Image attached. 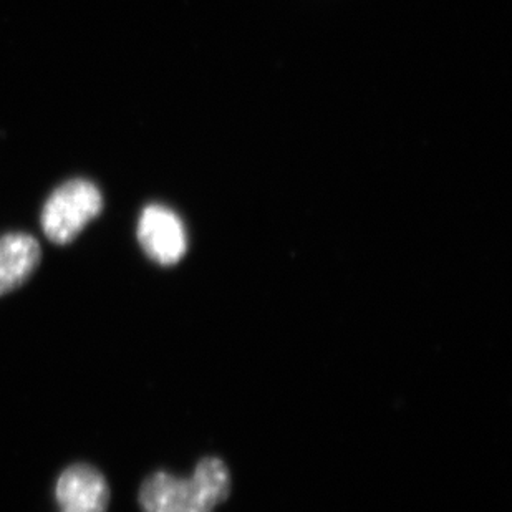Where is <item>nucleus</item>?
Instances as JSON below:
<instances>
[{
	"mask_svg": "<svg viewBox=\"0 0 512 512\" xmlns=\"http://www.w3.org/2000/svg\"><path fill=\"white\" fill-rule=\"evenodd\" d=\"M232 481L229 468L216 456L203 458L189 478L158 471L140 489L143 512H214L228 499Z\"/></svg>",
	"mask_w": 512,
	"mask_h": 512,
	"instance_id": "1",
	"label": "nucleus"
},
{
	"mask_svg": "<svg viewBox=\"0 0 512 512\" xmlns=\"http://www.w3.org/2000/svg\"><path fill=\"white\" fill-rule=\"evenodd\" d=\"M103 196L88 179H70L58 186L47 199L40 224L45 236L58 246H65L102 213Z\"/></svg>",
	"mask_w": 512,
	"mask_h": 512,
	"instance_id": "2",
	"label": "nucleus"
},
{
	"mask_svg": "<svg viewBox=\"0 0 512 512\" xmlns=\"http://www.w3.org/2000/svg\"><path fill=\"white\" fill-rule=\"evenodd\" d=\"M136 236L146 256L161 266H174L188 251V232L173 209L150 204L143 209Z\"/></svg>",
	"mask_w": 512,
	"mask_h": 512,
	"instance_id": "3",
	"label": "nucleus"
},
{
	"mask_svg": "<svg viewBox=\"0 0 512 512\" xmlns=\"http://www.w3.org/2000/svg\"><path fill=\"white\" fill-rule=\"evenodd\" d=\"M110 498L107 479L90 464L68 466L55 484V499L62 512H107Z\"/></svg>",
	"mask_w": 512,
	"mask_h": 512,
	"instance_id": "4",
	"label": "nucleus"
},
{
	"mask_svg": "<svg viewBox=\"0 0 512 512\" xmlns=\"http://www.w3.org/2000/svg\"><path fill=\"white\" fill-rule=\"evenodd\" d=\"M42 259V249L34 236L10 232L0 237V297L29 281Z\"/></svg>",
	"mask_w": 512,
	"mask_h": 512,
	"instance_id": "5",
	"label": "nucleus"
}]
</instances>
